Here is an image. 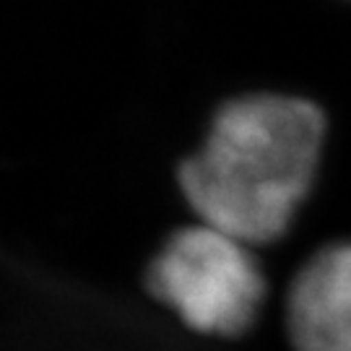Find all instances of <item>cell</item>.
Here are the masks:
<instances>
[{"instance_id":"6da1fadb","label":"cell","mask_w":351,"mask_h":351,"mask_svg":"<svg viewBox=\"0 0 351 351\" xmlns=\"http://www.w3.org/2000/svg\"><path fill=\"white\" fill-rule=\"evenodd\" d=\"M326 117L313 101L255 94L226 101L208 138L180 167V188L203 224L245 245L276 242L313 188Z\"/></svg>"},{"instance_id":"7a4b0ae2","label":"cell","mask_w":351,"mask_h":351,"mask_svg":"<svg viewBox=\"0 0 351 351\" xmlns=\"http://www.w3.org/2000/svg\"><path fill=\"white\" fill-rule=\"evenodd\" d=\"M146 289L193 330L229 339L255 320L265 281L250 245L198 221L164 242L146 271Z\"/></svg>"},{"instance_id":"3957f363","label":"cell","mask_w":351,"mask_h":351,"mask_svg":"<svg viewBox=\"0 0 351 351\" xmlns=\"http://www.w3.org/2000/svg\"><path fill=\"white\" fill-rule=\"evenodd\" d=\"M287 330L294 351H351V242L323 247L300 268Z\"/></svg>"}]
</instances>
